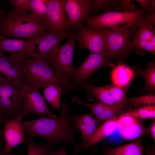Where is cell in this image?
Listing matches in <instances>:
<instances>
[{
	"label": "cell",
	"instance_id": "5",
	"mask_svg": "<svg viewBox=\"0 0 155 155\" xmlns=\"http://www.w3.org/2000/svg\"><path fill=\"white\" fill-rule=\"evenodd\" d=\"M75 38L73 36L63 45L44 57L57 75L64 81L71 84L75 69L73 58Z\"/></svg>",
	"mask_w": 155,
	"mask_h": 155
},
{
	"label": "cell",
	"instance_id": "19",
	"mask_svg": "<svg viewBox=\"0 0 155 155\" xmlns=\"http://www.w3.org/2000/svg\"><path fill=\"white\" fill-rule=\"evenodd\" d=\"M78 86V89L84 90L87 92L88 98L94 96L97 100L117 108L111 92L109 85L96 86L94 85L91 82L86 81Z\"/></svg>",
	"mask_w": 155,
	"mask_h": 155
},
{
	"label": "cell",
	"instance_id": "44",
	"mask_svg": "<svg viewBox=\"0 0 155 155\" xmlns=\"http://www.w3.org/2000/svg\"><path fill=\"white\" fill-rule=\"evenodd\" d=\"M150 41L151 42L153 49L155 51V34L153 35Z\"/></svg>",
	"mask_w": 155,
	"mask_h": 155
},
{
	"label": "cell",
	"instance_id": "34",
	"mask_svg": "<svg viewBox=\"0 0 155 155\" xmlns=\"http://www.w3.org/2000/svg\"><path fill=\"white\" fill-rule=\"evenodd\" d=\"M130 46L131 48L135 47L137 50L147 51L155 55V51L153 49L150 41L133 40L130 42Z\"/></svg>",
	"mask_w": 155,
	"mask_h": 155
},
{
	"label": "cell",
	"instance_id": "42",
	"mask_svg": "<svg viewBox=\"0 0 155 155\" xmlns=\"http://www.w3.org/2000/svg\"><path fill=\"white\" fill-rule=\"evenodd\" d=\"M4 120L0 117V145L3 141L4 138L3 128L2 125L3 123Z\"/></svg>",
	"mask_w": 155,
	"mask_h": 155
},
{
	"label": "cell",
	"instance_id": "23",
	"mask_svg": "<svg viewBox=\"0 0 155 155\" xmlns=\"http://www.w3.org/2000/svg\"><path fill=\"white\" fill-rule=\"evenodd\" d=\"M133 71L129 67L123 64L116 66L111 73L113 84L121 87H126L133 77Z\"/></svg>",
	"mask_w": 155,
	"mask_h": 155
},
{
	"label": "cell",
	"instance_id": "29",
	"mask_svg": "<svg viewBox=\"0 0 155 155\" xmlns=\"http://www.w3.org/2000/svg\"><path fill=\"white\" fill-rule=\"evenodd\" d=\"M26 144L28 146L27 155H46L53 148L48 145L42 146L37 144L32 137H25Z\"/></svg>",
	"mask_w": 155,
	"mask_h": 155
},
{
	"label": "cell",
	"instance_id": "27",
	"mask_svg": "<svg viewBox=\"0 0 155 155\" xmlns=\"http://www.w3.org/2000/svg\"><path fill=\"white\" fill-rule=\"evenodd\" d=\"M112 96L115 100L116 106L118 108L123 110L125 107L126 87H123L114 85H109Z\"/></svg>",
	"mask_w": 155,
	"mask_h": 155
},
{
	"label": "cell",
	"instance_id": "37",
	"mask_svg": "<svg viewBox=\"0 0 155 155\" xmlns=\"http://www.w3.org/2000/svg\"><path fill=\"white\" fill-rule=\"evenodd\" d=\"M67 144L64 143L61 147L53 151H51L46 155H67L65 151Z\"/></svg>",
	"mask_w": 155,
	"mask_h": 155
},
{
	"label": "cell",
	"instance_id": "2",
	"mask_svg": "<svg viewBox=\"0 0 155 155\" xmlns=\"http://www.w3.org/2000/svg\"><path fill=\"white\" fill-rule=\"evenodd\" d=\"M48 30L45 24L37 22L27 13L9 11L4 13L0 19V35L2 36L34 40Z\"/></svg>",
	"mask_w": 155,
	"mask_h": 155
},
{
	"label": "cell",
	"instance_id": "28",
	"mask_svg": "<svg viewBox=\"0 0 155 155\" xmlns=\"http://www.w3.org/2000/svg\"><path fill=\"white\" fill-rule=\"evenodd\" d=\"M127 113L135 118L142 119H155V105L143 106L130 110Z\"/></svg>",
	"mask_w": 155,
	"mask_h": 155
},
{
	"label": "cell",
	"instance_id": "31",
	"mask_svg": "<svg viewBox=\"0 0 155 155\" xmlns=\"http://www.w3.org/2000/svg\"><path fill=\"white\" fill-rule=\"evenodd\" d=\"M139 73L144 78L147 86L151 88L155 89V66L154 62L150 63L145 69L139 71Z\"/></svg>",
	"mask_w": 155,
	"mask_h": 155
},
{
	"label": "cell",
	"instance_id": "13",
	"mask_svg": "<svg viewBox=\"0 0 155 155\" xmlns=\"http://www.w3.org/2000/svg\"><path fill=\"white\" fill-rule=\"evenodd\" d=\"M75 38L91 53L106 54L104 36L101 29H93L81 26Z\"/></svg>",
	"mask_w": 155,
	"mask_h": 155
},
{
	"label": "cell",
	"instance_id": "10",
	"mask_svg": "<svg viewBox=\"0 0 155 155\" xmlns=\"http://www.w3.org/2000/svg\"><path fill=\"white\" fill-rule=\"evenodd\" d=\"M25 116L21 112L5 120L3 128L5 144L3 148L10 152L16 146L26 144L23 120Z\"/></svg>",
	"mask_w": 155,
	"mask_h": 155
},
{
	"label": "cell",
	"instance_id": "36",
	"mask_svg": "<svg viewBox=\"0 0 155 155\" xmlns=\"http://www.w3.org/2000/svg\"><path fill=\"white\" fill-rule=\"evenodd\" d=\"M131 0H123L121 1V3L119 5L116 7L115 11H117L121 9L127 11L128 10L133 11L136 10L135 8V5L131 3Z\"/></svg>",
	"mask_w": 155,
	"mask_h": 155
},
{
	"label": "cell",
	"instance_id": "9",
	"mask_svg": "<svg viewBox=\"0 0 155 155\" xmlns=\"http://www.w3.org/2000/svg\"><path fill=\"white\" fill-rule=\"evenodd\" d=\"M101 29L104 33L107 50L106 54L109 59L131 49L130 43L132 32L130 28Z\"/></svg>",
	"mask_w": 155,
	"mask_h": 155
},
{
	"label": "cell",
	"instance_id": "39",
	"mask_svg": "<svg viewBox=\"0 0 155 155\" xmlns=\"http://www.w3.org/2000/svg\"><path fill=\"white\" fill-rule=\"evenodd\" d=\"M155 0H150L149 4L147 8L144 10L152 12V13L155 12Z\"/></svg>",
	"mask_w": 155,
	"mask_h": 155
},
{
	"label": "cell",
	"instance_id": "7",
	"mask_svg": "<svg viewBox=\"0 0 155 155\" xmlns=\"http://www.w3.org/2000/svg\"><path fill=\"white\" fill-rule=\"evenodd\" d=\"M24 92L21 112L25 116L35 114L40 116L47 115L52 118L57 116L48 108L40 93V87L24 85Z\"/></svg>",
	"mask_w": 155,
	"mask_h": 155
},
{
	"label": "cell",
	"instance_id": "43",
	"mask_svg": "<svg viewBox=\"0 0 155 155\" xmlns=\"http://www.w3.org/2000/svg\"><path fill=\"white\" fill-rule=\"evenodd\" d=\"M150 131L152 139L155 142V120L153 121L150 129Z\"/></svg>",
	"mask_w": 155,
	"mask_h": 155
},
{
	"label": "cell",
	"instance_id": "46",
	"mask_svg": "<svg viewBox=\"0 0 155 155\" xmlns=\"http://www.w3.org/2000/svg\"><path fill=\"white\" fill-rule=\"evenodd\" d=\"M91 155H96L95 154H91Z\"/></svg>",
	"mask_w": 155,
	"mask_h": 155
},
{
	"label": "cell",
	"instance_id": "16",
	"mask_svg": "<svg viewBox=\"0 0 155 155\" xmlns=\"http://www.w3.org/2000/svg\"><path fill=\"white\" fill-rule=\"evenodd\" d=\"M72 100L78 105L84 106L90 109L98 125L107 120L117 117L119 115L124 112L123 110L113 107L98 100L93 104H88L84 102L77 96L73 97Z\"/></svg>",
	"mask_w": 155,
	"mask_h": 155
},
{
	"label": "cell",
	"instance_id": "4",
	"mask_svg": "<svg viewBox=\"0 0 155 155\" xmlns=\"http://www.w3.org/2000/svg\"><path fill=\"white\" fill-rule=\"evenodd\" d=\"M142 9L122 12L107 11L90 17L85 22L87 27L93 29L108 28L120 30L129 28L133 30L144 15Z\"/></svg>",
	"mask_w": 155,
	"mask_h": 155
},
{
	"label": "cell",
	"instance_id": "24",
	"mask_svg": "<svg viewBox=\"0 0 155 155\" xmlns=\"http://www.w3.org/2000/svg\"><path fill=\"white\" fill-rule=\"evenodd\" d=\"M149 131L145 127L142 122L137 119L134 123L118 131L123 140H130L147 135Z\"/></svg>",
	"mask_w": 155,
	"mask_h": 155
},
{
	"label": "cell",
	"instance_id": "25",
	"mask_svg": "<svg viewBox=\"0 0 155 155\" xmlns=\"http://www.w3.org/2000/svg\"><path fill=\"white\" fill-rule=\"evenodd\" d=\"M62 94L61 88L56 84H52L44 88V98L54 108L61 112L60 97Z\"/></svg>",
	"mask_w": 155,
	"mask_h": 155
},
{
	"label": "cell",
	"instance_id": "32",
	"mask_svg": "<svg viewBox=\"0 0 155 155\" xmlns=\"http://www.w3.org/2000/svg\"><path fill=\"white\" fill-rule=\"evenodd\" d=\"M127 112L121 114L117 119V129L118 131L134 123L137 121Z\"/></svg>",
	"mask_w": 155,
	"mask_h": 155
},
{
	"label": "cell",
	"instance_id": "26",
	"mask_svg": "<svg viewBox=\"0 0 155 155\" xmlns=\"http://www.w3.org/2000/svg\"><path fill=\"white\" fill-rule=\"evenodd\" d=\"M50 0H30L31 14L37 22L45 24V17Z\"/></svg>",
	"mask_w": 155,
	"mask_h": 155
},
{
	"label": "cell",
	"instance_id": "33",
	"mask_svg": "<svg viewBox=\"0 0 155 155\" xmlns=\"http://www.w3.org/2000/svg\"><path fill=\"white\" fill-rule=\"evenodd\" d=\"M8 1L12 5L14 11L26 13L27 11H30V0H10Z\"/></svg>",
	"mask_w": 155,
	"mask_h": 155
},
{
	"label": "cell",
	"instance_id": "21",
	"mask_svg": "<svg viewBox=\"0 0 155 155\" xmlns=\"http://www.w3.org/2000/svg\"><path fill=\"white\" fill-rule=\"evenodd\" d=\"M117 117L105 121L98 126L92 137L84 147L83 150L90 146L95 145L114 133L117 128Z\"/></svg>",
	"mask_w": 155,
	"mask_h": 155
},
{
	"label": "cell",
	"instance_id": "20",
	"mask_svg": "<svg viewBox=\"0 0 155 155\" xmlns=\"http://www.w3.org/2000/svg\"><path fill=\"white\" fill-rule=\"evenodd\" d=\"M155 16L154 12L148 15H144L140 18L136 25L138 30L133 40H150L155 34Z\"/></svg>",
	"mask_w": 155,
	"mask_h": 155
},
{
	"label": "cell",
	"instance_id": "22",
	"mask_svg": "<svg viewBox=\"0 0 155 155\" xmlns=\"http://www.w3.org/2000/svg\"><path fill=\"white\" fill-rule=\"evenodd\" d=\"M141 137L125 145L113 148H105L102 151L103 155H143L144 150Z\"/></svg>",
	"mask_w": 155,
	"mask_h": 155
},
{
	"label": "cell",
	"instance_id": "8",
	"mask_svg": "<svg viewBox=\"0 0 155 155\" xmlns=\"http://www.w3.org/2000/svg\"><path fill=\"white\" fill-rule=\"evenodd\" d=\"M72 36L71 33L66 31L45 32L34 40L26 58H44L58 48L63 40Z\"/></svg>",
	"mask_w": 155,
	"mask_h": 155
},
{
	"label": "cell",
	"instance_id": "12",
	"mask_svg": "<svg viewBox=\"0 0 155 155\" xmlns=\"http://www.w3.org/2000/svg\"><path fill=\"white\" fill-rule=\"evenodd\" d=\"M45 24L50 31H64L69 27L68 20L65 10L63 0H50Z\"/></svg>",
	"mask_w": 155,
	"mask_h": 155
},
{
	"label": "cell",
	"instance_id": "38",
	"mask_svg": "<svg viewBox=\"0 0 155 155\" xmlns=\"http://www.w3.org/2000/svg\"><path fill=\"white\" fill-rule=\"evenodd\" d=\"M145 155H155V145H148Z\"/></svg>",
	"mask_w": 155,
	"mask_h": 155
},
{
	"label": "cell",
	"instance_id": "40",
	"mask_svg": "<svg viewBox=\"0 0 155 155\" xmlns=\"http://www.w3.org/2000/svg\"><path fill=\"white\" fill-rule=\"evenodd\" d=\"M137 1L141 6L142 10H144L147 8L148 6L150 0H137Z\"/></svg>",
	"mask_w": 155,
	"mask_h": 155
},
{
	"label": "cell",
	"instance_id": "30",
	"mask_svg": "<svg viewBox=\"0 0 155 155\" xmlns=\"http://www.w3.org/2000/svg\"><path fill=\"white\" fill-rule=\"evenodd\" d=\"M126 101L127 104L135 109L144 105L155 104V96L154 94H151L137 97H126Z\"/></svg>",
	"mask_w": 155,
	"mask_h": 155
},
{
	"label": "cell",
	"instance_id": "18",
	"mask_svg": "<svg viewBox=\"0 0 155 155\" xmlns=\"http://www.w3.org/2000/svg\"><path fill=\"white\" fill-rule=\"evenodd\" d=\"M33 41L9 38L0 35V52L8 53L10 55H20L26 58Z\"/></svg>",
	"mask_w": 155,
	"mask_h": 155
},
{
	"label": "cell",
	"instance_id": "14",
	"mask_svg": "<svg viewBox=\"0 0 155 155\" xmlns=\"http://www.w3.org/2000/svg\"><path fill=\"white\" fill-rule=\"evenodd\" d=\"M24 58L19 55L7 56L0 52V75L8 81L24 85L22 61Z\"/></svg>",
	"mask_w": 155,
	"mask_h": 155
},
{
	"label": "cell",
	"instance_id": "35",
	"mask_svg": "<svg viewBox=\"0 0 155 155\" xmlns=\"http://www.w3.org/2000/svg\"><path fill=\"white\" fill-rule=\"evenodd\" d=\"M120 0H91L92 7L105 10L110 9L113 7H117V5Z\"/></svg>",
	"mask_w": 155,
	"mask_h": 155
},
{
	"label": "cell",
	"instance_id": "15",
	"mask_svg": "<svg viewBox=\"0 0 155 155\" xmlns=\"http://www.w3.org/2000/svg\"><path fill=\"white\" fill-rule=\"evenodd\" d=\"M69 27L80 25L92 7L91 0H63Z\"/></svg>",
	"mask_w": 155,
	"mask_h": 155
},
{
	"label": "cell",
	"instance_id": "41",
	"mask_svg": "<svg viewBox=\"0 0 155 155\" xmlns=\"http://www.w3.org/2000/svg\"><path fill=\"white\" fill-rule=\"evenodd\" d=\"M0 155H24L21 152H19L16 153H11L5 151L3 147L0 148Z\"/></svg>",
	"mask_w": 155,
	"mask_h": 155
},
{
	"label": "cell",
	"instance_id": "1",
	"mask_svg": "<svg viewBox=\"0 0 155 155\" xmlns=\"http://www.w3.org/2000/svg\"><path fill=\"white\" fill-rule=\"evenodd\" d=\"M59 116L56 118L39 116L37 119L23 122L25 137L38 136L45 138L53 148L60 142L71 144L75 155L79 154V144L75 141L76 135L80 133L76 127L74 115L69 104L63 102L60 105Z\"/></svg>",
	"mask_w": 155,
	"mask_h": 155
},
{
	"label": "cell",
	"instance_id": "45",
	"mask_svg": "<svg viewBox=\"0 0 155 155\" xmlns=\"http://www.w3.org/2000/svg\"><path fill=\"white\" fill-rule=\"evenodd\" d=\"M4 13V12L2 10H0V19H1Z\"/></svg>",
	"mask_w": 155,
	"mask_h": 155
},
{
	"label": "cell",
	"instance_id": "11",
	"mask_svg": "<svg viewBox=\"0 0 155 155\" xmlns=\"http://www.w3.org/2000/svg\"><path fill=\"white\" fill-rule=\"evenodd\" d=\"M108 59L106 54L90 53L82 65L75 69L71 84L78 86L87 81L98 69L106 65Z\"/></svg>",
	"mask_w": 155,
	"mask_h": 155
},
{
	"label": "cell",
	"instance_id": "17",
	"mask_svg": "<svg viewBox=\"0 0 155 155\" xmlns=\"http://www.w3.org/2000/svg\"><path fill=\"white\" fill-rule=\"evenodd\" d=\"M74 117L75 125L82 135V142L79 144L80 154L83 151L84 147L92 137L99 125L91 112L80 116L74 115Z\"/></svg>",
	"mask_w": 155,
	"mask_h": 155
},
{
	"label": "cell",
	"instance_id": "3",
	"mask_svg": "<svg viewBox=\"0 0 155 155\" xmlns=\"http://www.w3.org/2000/svg\"><path fill=\"white\" fill-rule=\"evenodd\" d=\"M22 64L24 85L45 88L56 84L61 88L63 95L75 88L71 84L64 81L58 77L44 58H24Z\"/></svg>",
	"mask_w": 155,
	"mask_h": 155
},
{
	"label": "cell",
	"instance_id": "6",
	"mask_svg": "<svg viewBox=\"0 0 155 155\" xmlns=\"http://www.w3.org/2000/svg\"><path fill=\"white\" fill-rule=\"evenodd\" d=\"M24 85L0 75V117L4 121L21 112Z\"/></svg>",
	"mask_w": 155,
	"mask_h": 155
}]
</instances>
